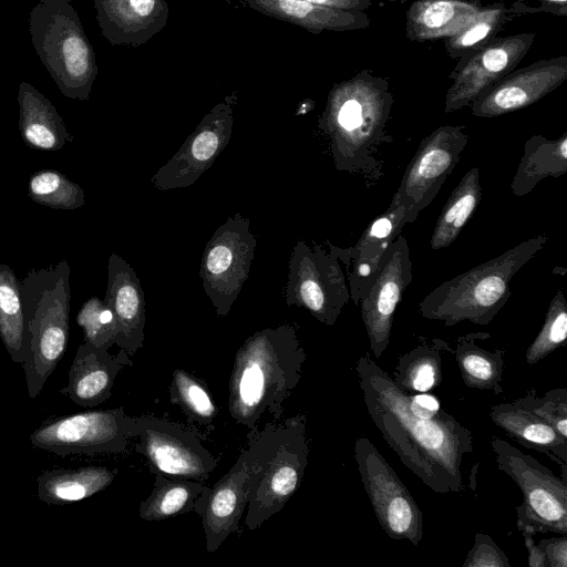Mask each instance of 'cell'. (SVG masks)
<instances>
[{"instance_id": "cell-14", "label": "cell", "mask_w": 567, "mask_h": 567, "mask_svg": "<svg viewBox=\"0 0 567 567\" xmlns=\"http://www.w3.org/2000/svg\"><path fill=\"white\" fill-rule=\"evenodd\" d=\"M465 128L440 126L419 144L392 198L408 210L412 223L433 202L458 163L470 141Z\"/></svg>"}, {"instance_id": "cell-20", "label": "cell", "mask_w": 567, "mask_h": 567, "mask_svg": "<svg viewBox=\"0 0 567 567\" xmlns=\"http://www.w3.org/2000/svg\"><path fill=\"white\" fill-rule=\"evenodd\" d=\"M103 300L115 319V344L128 355H134L143 347L145 339V298L135 270L115 252L109 258Z\"/></svg>"}, {"instance_id": "cell-22", "label": "cell", "mask_w": 567, "mask_h": 567, "mask_svg": "<svg viewBox=\"0 0 567 567\" xmlns=\"http://www.w3.org/2000/svg\"><path fill=\"white\" fill-rule=\"evenodd\" d=\"M124 350L112 354L109 349L99 348L83 341L69 370L68 384L61 393L82 408H93L112 395L116 375L132 360Z\"/></svg>"}, {"instance_id": "cell-4", "label": "cell", "mask_w": 567, "mask_h": 567, "mask_svg": "<svg viewBox=\"0 0 567 567\" xmlns=\"http://www.w3.org/2000/svg\"><path fill=\"white\" fill-rule=\"evenodd\" d=\"M71 268L65 259L33 268L19 280L30 333V359L23 365L28 394L35 399L62 359L69 342Z\"/></svg>"}, {"instance_id": "cell-1", "label": "cell", "mask_w": 567, "mask_h": 567, "mask_svg": "<svg viewBox=\"0 0 567 567\" xmlns=\"http://www.w3.org/2000/svg\"><path fill=\"white\" fill-rule=\"evenodd\" d=\"M354 370L372 422L401 462L434 493L463 492L472 432L434 394L399 388L368 352Z\"/></svg>"}, {"instance_id": "cell-33", "label": "cell", "mask_w": 567, "mask_h": 567, "mask_svg": "<svg viewBox=\"0 0 567 567\" xmlns=\"http://www.w3.org/2000/svg\"><path fill=\"white\" fill-rule=\"evenodd\" d=\"M481 198L480 168L473 167L461 178L439 215L430 240L433 250L449 247L455 241Z\"/></svg>"}, {"instance_id": "cell-36", "label": "cell", "mask_w": 567, "mask_h": 567, "mask_svg": "<svg viewBox=\"0 0 567 567\" xmlns=\"http://www.w3.org/2000/svg\"><path fill=\"white\" fill-rule=\"evenodd\" d=\"M28 196L34 203L53 209L72 210L85 204L83 188L56 169L33 173L28 182Z\"/></svg>"}, {"instance_id": "cell-8", "label": "cell", "mask_w": 567, "mask_h": 567, "mask_svg": "<svg viewBox=\"0 0 567 567\" xmlns=\"http://www.w3.org/2000/svg\"><path fill=\"white\" fill-rule=\"evenodd\" d=\"M491 446L498 468L519 487L523 502L516 507V526L522 534L567 535V482L533 456L496 435Z\"/></svg>"}, {"instance_id": "cell-42", "label": "cell", "mask_w": 567, "mask_h": 567, "mask_svg": "<svg viewBox=\"0 0 567 567\" xmlns=\"http://www.w3.org/2000/svg\"><path fill=\"white\" fill-rule=\"evenodd\" d=\"M537 545L544 553L548 567H567V535L542 539Z\"/></svg>"}, {"instance_id": "cell-41", "label": "cell", "mask_w": 567, "mask_h": 567, "mask_svg": "<svg viewBox=\"0 0 567 567\" xmlns=\"http://www.w3.org/2000/svg\"><path fill=\"white\" fill-rule=\"evenodd\" d=\"M462 566L511 567V563L503 549L496 545L489 535L477 532L474 537L473 547L467 553Z\"/></svg>"}, {"instance_id": "cell-43", "label": "cell", "mask_w": 567, "mask_h": 567, "mask_svg": "<svg viewBox=\"0 0 567 567\" xmlns=\"http://www.w3.org/2000/svg\"><path fill=\"white\" fill-rule=\"evenodd\" d=\"M524 543L528 551L529 567H548V563L542 549L538 547L533 535L523 534Z\"/></svg>"}, {"instance_id": "cell-11", "label": "cell", "mask_w": 567, "mask_h": 567, "mask_svg": "<svg viewBox=\"0 0 567 567\" xmlns=\"http://www.w3.org/2000/svg\"><path fill=\"white\" fill-rule=\"evenodd\" d=\"M255 248L250 220L239 213L228 217L207 241L199 276L217 316L229 313L248 278Z\"/></svg>"}, {"instance_id": "cell-2", "label": "cell", "mask_w": 567, "mask_h": 567, "mask_svg": "<svg viewBox=\"0 0 567 567\" xmlns=\"http://www.w3.org/2000/svg\"><path fill=\"white\" fill-rule=\"evenodd\" d=\"M306 352L295 324L266 328L248 337L235 354L228 385V410L250 436L266 412L275 421L298 385Z\"/></svg>"}, {"instance_id": "cell-15", "label": "cell", "mask_w": 567, "mask_h": 567, "mask_svg": "<svg viewBox=\"0 0 567 567\" xmlns=\"http://www.w3.org/2000/svg\"><path fill=\"white\" fill-rule=\"evenodd\" d=\"M412 267L408 240L400 234L360 291L357 306L375 358H380L390 343L395 310L413 279Z\"/></svg>"}, {"instance_id": "cell-39", "label": "cell", "mask_w": 567, "mask_h": 567, "mask_svg": "<svg viewBox=\"0 0 567 567\" xmlns=\"http://www.w3.org/2000/svg\"><path fill=\"white\" fill-rule=\"evenodd\" d=\"M76 322L83 329V341L104 349L115 344L117 328L104 300L97 297L87 299L76 315Z\"/></svg>"}, {"instance_id": "cell-10", "label": "cell", "mask_w": 567, "mask_h": 567, "mask_svg": "<svg viewBox=\"0 0 567 567\" xmlns=\"http://www.w3.org/2000/svg\"><path fill=\"white\" fill-rule=\"evenodd\" d=\"M130 436L153 474L205 482L218 464L195 432L166 419L130 416Z\"/></svg>"}, {"instance_id": "cell-35", "label": "cell", "mask_w": 567, "mask_h": 567, "mask_svg": "<svg viewBox=\"0 0 567 567\" xmlns=\"http://www.w3.org/2000/svg\"><path fill=\"white\" fill-rule=\"evenodd\" d=\"M169 401L179 406L189 422L210 425L218 408L207 385L184 369H175L169 385Z\"/></svg>"}, {"instance_id": "cell-40", "label": "cell", "mask_w": 567, "mask_h": 567, "mask_svg": "<svg viewBox=\"0 0 567 567\" xmlns=\"http://www.w3.org/2000/svg\"><path fill=\"white\" fill-rule=\"evenodd\" d=\"M515 403L529 410L549 424L564 439H567V389H553L538 396L535 389H529Z\"/></svg>"}, {"instance_id": "cell-44", "label": "cell", "mask_w": 567, "mask_h": 567, "mask_svg": "<svg viewBox=\"0 0 567 567\" xmlns=\"http://www.w3.org/2000/svg\"><path fill=\"white\" fill-rule=\"evenodd\" d=\"M317 4L344 9V10H363L371 6L369 0H308Z\"/></svg>"}, {"instance_id": "cell-38", "label": "cell", "mask_w": 567, "mask_h": 567, "mask_svg": "<svg viewBox=\"0 0 567 567\" xmlns=\"http://www.w3.org/2000/svg\"><path fill=\"white\" fill-rule=\"evenodd\" d=\"M505 9L495 6L492 9L481 10L477 16L446 42L449 53L462 59L477 48L489 35H494L498 27L505 22Z\"/></svg>"}, {"instance_id": "cell-7", "label": "cell", "mask_w": 567, "mask_h": 567, "mask_svg": "<svg viewBox=\"0 0 567 567\" xmlns=\"http://www.w3.org/2000/svg\"><path fill=\"white\" fill-rule=\"evenodd\" d=\"M32 45L69 99L87 101L97 75L95 53L71 0H38L29 17Z\"/></svg>"}, {"instance_id": "cell-25", "label": "cell", "mask_w": 567, "mask_h": 567, "mask_svg": "<svg viewBox=\"0 0 567 567\" xmlns=\"http://www.w3.org/2000/svg\"><path fill=\"white\" fill-rule=\"evenodd\" d=\"M489 417L517 443L546 454L560 465L563 480L567 482V439L514 401L493 405Z\"/></svg>"}, {"instance_id": "cell-5", "label": "cell", "mask_w": 567, "mask_h": 567, "mask_svg": "<svg viewBox=\"0 0 567 567\" xmlns=\"http://www.w3.org/2000/svg\"><path fill=\"white\" fill-rule=\"evenodd\" d=\"M248 439L255 476L244 524L255 530L281 511L301 484L309 455L306 415L274 420Z\"/></svg>"}, {"instance_id": "cell-29", "label": "cell", "mask_w": 567, "mask_h": 567, "mask_svg": "<svg viewBox=\"0 0 567 567\" xmlns=\"http://www.w3.org/2000/svg\"><path fill=\"white\" fill-rule=\"evenodd\" d=\"M567 173V132L556 140L534 135L524 145L523 155L511 183L513 195L522 197L530 193L547 177Z\"/></svg>"}, {"instance_id": "cell-13", "label": "cell", "mask_w": 567, "mask_h": 567, "mask_svg": "<svg viewBox=\"0 0 567 567\" xmlns=\"http://www.w3.org/2000/svg\"><path fill=\"white\" fill-rule=\"evenodd\" d=\"M131 441L130 415L122 406L65 415L30 435L34 447L60 456L123 453Z\"/></svg>"}, {"instance_id": "cell-27", "label": "cell", "mask_w": 567, "mask_h": 567, "mask_svg": "<svg viewBox=\"0 0 567 567\" xmlns=\"http://www.w3.org/2000/svg\"><path fill=\"white\" fill-rule=\"evenodd\" d=\"M210 487L203 482L155 474L153 489L141 502L138 516L147 522L163 520L187 512L202 516Z\"/></svg>"}, {"instance_id": "cell-16", "label": "cell", "mask_w": 567, "mask_h": 567, "mask_svg": "<svg viewBox=\"0 0 567 567\" xmlns=\"http://www.w3.org/2000/svg\"><path fill=\"white\" fill-rule=\"evenodd\" d=\"M235 101L227 97L207 113L173 157L152 177L159 190L188 187L213 165L230 140Z\"/></svg>"}, {"instance_id": "cell-19", "label": "cell", "mask_w": 567, "mask_h": 567, "mask_svg": "<svg viewBox=\"0 0 567 567\" xmlns=\"http://www.w3.org/2000/svg\"><path fill=\"white\" fill-rule=\"evenodd\" d=\"M566 75V58L538 61L509 72L471 103L472 114L494 117L526 107L556 89Z\"/></svg>"}, {"instance_id": "cell-9", "label": "cell", "mask_w": 567, "mask_h": 567, "mask_svg": "<svg viewBox=\"0 0 567 567\" xmlns=\"http://www.w3.org/2000/svg\"><path fill=\"white\" fill-rule=\"evenodd\" d=\"M330 250L298 240L288 262L286 302L302 307L319 322L333 326L350 300L337 246Z\"/></svg>"}, {"instance_id": "cell-30", "label": "cell", "mask_w": 567, "mask_h": 567, "mask_svg": "<svg viewBox=\"0 0 567 567\" xmlns=\"http://www.w3.org/2000/svg\"><path fill=\"white\" fill-rule=\"evenodd\" d=\"M489 337L488 332H470L460 336L452 353L455 355L466 386L502 394L505 349L489 350L478 343Z\"/></svg>"}, {"instance_id": "cell-18", "label": "cell", "mask_w": 567, "mask_h": 567, "mask_svg": "<svg viewBox=\"0 0 567 567\" xmlns=\"http://www.w3.org/2000/svg\"><path fill=\"white\" fill-rule=\"evenodd\" d=\"M254 476V462L246 446L229 471L210 487L200 516L208 553H215L230 534L239 533Z\"/></svg>"}, {"instance_id": "cell-45", "label": "cell", "mask_w": 567, "mask_h": 567, "mask_svg": "<svg viewBox=\"0 0 567 567\" xmlns=\"http://www.w3.org/2000/svg\"><path fill=\"white\" fill-rule=\"evenodd\" d=\"M542 3L539 10L547 9H561L566 13V2L567 0H537Z\"/></svg>"}, {"instance_id": "cell-12", "label": "cell", "mask_w": 567, "mask_h": 567, "mask_svg": "<svg viewBox=\"0 0 567 567\" xmlns=\"http://www.w3.org/2000/svg\"><path fill=\"white\" fill-rule=\"evenodd\" d=\"M354 460L374 514L385 534L395 540L419 545L423 515L408 487L365 436L354 443Z\"/></svg>"}, {"instance_id": "cell-3", "label": "cell", "mask_w": 567, "mask_h": 567, "mask_svg": "<svg viewBox=\"0 0 567 567\" xmlns=\"http://www.w3.org/2000/svg\"><path fill=\"white\" fill-rule=\"evenodd\" d=\"M547 240V236L536 235L442 282L420 301L419 313L446 327L462 321L488 324L511 297L509 284L514 276Z\"/></svg>"}, {"instance_id": "cell-32", "label": "cell", "mask_w": 567, "mask_h": 567, "mask_svg": "<svg viewBox=\"0 0 567 567\" xmlns=\"http://www.w3.org/2000/svg\"><path fill=\"white\" fill-rule=\"evenodd\" d=\"M481 11L475 3L462 0H422L408 14V35L424 40L452 37L464 29Z\"/></svg>"}, {"instance_id": "cell-23", "label": "cell", "mask_w": 567, "mask_h": 567, "mask_svg": "<svg viewBox=\"0 0 567 567\" xmlns=\"http://www.w3.org/2000/svg\"><path fill=\"white\" fill-rule=\"evenodd\" d=\"M102 35L114 45H141L166 23L165 0H94Z\"/></svg>"}, {"instance_id": "cell-21", "label": "cell", "mask_w": 567, "mask_h": 567, "mask_svg": "<svg viewBox=\"0 0 567 567\" xmlns=\"http://www.w3.org/2000/svg\"><path fill=\"white\" fill-rule=\"evenodd\" d=\"M412 219L408 210L391 200L390 206L364 229L353 247H338V254L348 269L350 298L358 305L360 291L377 269L382 255Z\"/></svg>"}, {"instance_id": "cell-17", "label": "cell", "mask_w": 567, "mask_h": 567, "mask_svg": "<svg viewBox=\"0 0 567 567\" xmlns=\"http://www.w3.org/2000/svg\"><path fill=\"white\" fill-rule=\"evenodd\" d=\"M533 38V34H518L492 40L463 56L446 94L445 112L470 105L508 74L530 48Z\"/></svg>"}, {"instance_id": "cell-6", "label": "cell", "mask_w": 567, "mask_h": 567, "mask_svg": "<svg viewBox=\"0 0 567 567\" xmlns=\"http://www.w3.org/2000/svg\"><path fill=\"white\" fill-rule=\"evenodd\" d=\"M391 104L390 93L362 82L331 94L319 127L329 138L338 171L378 176L380 162L374 153L381 144L391 141L385 133Z\"/></svg>"}, {"instance_id": "cell-28", "label": "cell", "mask_w": 567, "mask_h": 567, "mask_svg": "<svg viewBox=\"0 0 567 567\" xmlns=\"http://www.w3.org/2000/svg\"><path fill=\"white\" fill-rule=\"evenodd\" d=\"M116 473L105 466L43 471L37 478L38 497L49 505L79 502L109 487Z\"/></svg>"}, {"instance_id": "cell-34", "label": "cell", "mask_w": 567, "mask_h": 567, "mask_svg": "<svg viewBox=\"0 0 567 567\" xmlns=\"http://www.w3.org/2000/svg\"><path fill=\"white\" fill-rule=\"evenodd\" d=\"M0 339L14 363L30 359V333L21 302L19 279L8 265H0Z\"/></svg>"}, {"instance_id": "cell-37", "label": "cell", "mask_w": 567, "mask_h": 567, "mask_svg": "<svg viewBox=\"0 0 567 567\" xmlns=\"http://www.w3.org/2000/svg\"><path fill=\"white\" fill-rule=\"evenodd\" d=\"M567 338V302L563 289L551 298L544 323L526 350L525 359L530 365L538 363L556 349L563 347Z\"/></svg>"}, {"instance_id": "cell-26", "label": "cell", "mask_w": 567, "mask_h": 567, "mask_svg": "<svg viewBox=\"0 0 567 567\" xmlns=\"http://www.w3.org/2000/svg\"><path fill=\"white\" fill-rule=\"evenodd\" d=\"M252 9L289 21L312 32L367 28L368 17L359 10H344L308 0H245Z\"/></svg>"}, {"instance_id": "cell-31", "label": "cell", "mask_w": 567, "mask_h": 567, "mask_svg": "<svg viewBox=\"0 0 567 567\" xmlns=\"http://www.w3.org/2000/svg\"><path fill=\"white\" fill-rule=\"evenodd\" d=\"M452 351L445 340L419 337L415 347L398 359L391 378L408 393L430 392L442 382L443 353Z\"/></svg>"}, {"instance_id": "cell-24", "label": "cell", "mask_w": 567, "mask_h": 567, "mask_svg": "<svg viewBox=\"0 0 567 567\" xmlns=\"http://www.w3.org/2000/svg\"><path fill=\"white\" fill-rule=\"evenodd\" d=\"M19 132L24 144L39 151H59L74 141L53 103L32 84L18 89Z\"/></svg>"}]
</instances>
